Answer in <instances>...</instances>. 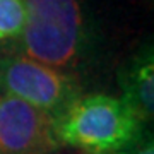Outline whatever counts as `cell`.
Instances as JSON below:
<instances>
[{"instance_id": "6da1fadb", "label": "cell", "mask_w": 154, "mask_h": 154, "mask_svg": "<svg viewBox=\"0 0 154 154\" xmlns=\"http://www.w3.org/2000/svg\"><path fill=\"white\" fill-rule=\"evenodd\" d=\"M142 125L122 98L91 94L57 116L55 134L60 144L88 152H120L139 142Z\"/></svg>"}, {"instance_id": "7a4b0ae2", "label": "cell", "mask_w": 154, "mask_h": 154, "mask_svg": "<svg viewBox=\"0 0 154 154\" xmlns=\"http://www.w3.org/2000/svg\"><path fill=\"white\" fill-rule=\"evenodd\" d=\"M26 24L21 33L28 58L48 67L69 65L82 38V16L77 0H22Z\"/></svg>"}, {"instance_id": "3957f363", "label": "cell", "mask_w": 154, "mask_h": 154, "mask_svg": "<svg viewBox=\"0 0 154 154\" xmlns=\"http://www.w3.org/2000/svg\"><path fill=\"white\" fill-rule=\"evenodd\" d=\"M0 96L22 99L55 118L79 98L67 75L28 57L0 58Z\"/></svg>"}, {"instance_id": "277c9868", "label": "cell", "mask_w": 154, "mask_h": 154, "mask_svg": "<svg viewBox=\"0 0 154 154\" xmlns=\"http://www.w3.org/2000/svg\"><path fill=\"white\" fill-rule=\"evenodd\" d=\"M60 146L55 116L12 96H0V154H46Z\"/></svg>"}, {"instance_id": "5b68a950", "label": "cell", "mask_w": 154, "mask_h": 154, "mask_svg": "<svg viewBox=\"0 0 154 154\" xmlns=\"http://www.w3.org/2000/svg\"><path fill=\"white\" fill-rule=\"evenodd\" d=\"M122 99L142 123L154 113V55L149 45L134 57L120 72Z\"/></svg>"}, {"instance_id": "8992f818", "label": "cell", "mask_w": 154, "mask_h": 154, "mask_svg": "<svg viewBox=\"0 0 154 154\" xmlns=\"http://www.w3.org/2000/svg\"><path fill=\"white\" fill-rule=\"evenodd\" d=\"M26 24V5L22 0H0V39L21 36Z\"/></svg>"}, {"instance_id": "52a82bcc", "label": "cell", "mask_w": 154, "mask_h": 154, "mask_svg": "<svg viewBox=\"0 0 154 154\" xmlns=\"http://www.w3.org/2000/svg\"><path fill=\"white\" fill-rule=\"evenodd\" d=\"M134 154H154V144H152V139H144L142 142L139 144L135 147V152Z\"/></svg>"}, {"instance_id": "ba28073f", "label": "cell", "mask_w": 154, "mask_h": 154, "mask_svg": "<svg viewBox=\"0 0 154 154\" xmlns=\"http://www.w3.org/2000/svg\"><path fill=\"white\" fill-rule=\"evenodd\" d=\"M88 154H125V152H88Z\"/></svg>"}]
</instances>
